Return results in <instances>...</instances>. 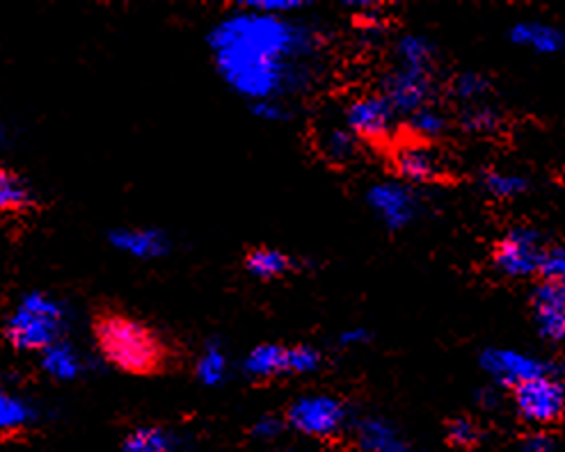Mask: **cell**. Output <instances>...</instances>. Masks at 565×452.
<instances>
[{
	"instance_id": "4316f807",
	"label": "cell",
	"mask_w": 565,
	"mask_h": 452,
	"mask_svg": "<svg viewBox=\"0 0 565 452\" xmlns=\"http://www.w3.org/2000/svg\"><path fill=\"white\" fill-rule=\"evenodd\" d=\"M451 92H454L458 101L477 106V104H481L483 96L490 92V80L486 76L477 74V72H465L454 80Z\"/></svg>"
},
{
	"instance_id": "5b68a950",
	"label": "cell",
	"mask_w": 565,
	"mask_h": 452,
	"mask_svg": "<svg viewBox=\"0 0 565 452\" xmlns=\"http://www.w3.org/2000/svg\"><path fill=\"white\" fill-rule=\"evenodd\" d=\"M287 426L309 439H332L349 423V407L330 394H307L287 409Z\"/></svg>"
},
{
	"instance_id": "4fadbf2b",
	"label": "cell",
	"mask_w": 565,
	"mask_h": 452,
	"mask_svg": "<svg viewBox=\"0 0 565 452\" xmlns=\"http://www.w3.org/2000/svg\"><path fill=\"white\" fill-rule=\"evenodd\" d=\"M533 320L539 334L550 343L565 341V293L547 281L533 290Z\"/></svg>"
},
{
	"instance_id": "6da1fadb",
	"label": "cell",
	"mask_w": 565,
	"mask_h": 452,
	"mask_svg": "<svg viewBox=\"0 0 565 452\" xmlns=\"http://www.w3.org/2000/svg\"><path fill=\"white\" fill-rule=\"evenodd\" d=\"M206 49L217 78L247 104H289L323 72L319 30L296 17L232 10L209 28Z\"/></svg>"
},
{
	"instance_id": "2e32d148",
	"label": "cell",
	"mask_w": 565,
	"mask_h": 452,
	"mask_svg": "<svg viewBox=\"0 0 565 452\" xmlns=\"http://www.w3.org/2000/svg\"><path fill=\"white\" fill-rule=\"evenodd\" d=\"M40 368L55 381H76L85 373L87 362L83 352L65 338L40 354Z\"/></svg>"
},
{
	"instance_id": "ac0fdd59",
	"label": "cell",
	"mask_w": 565,
	"mask_h": 452,
	"mask_svg": "<svg viewBox=\"0 0 565 452\" xmlns=\"http://www.w3.org/2000/svg\"><path fill=\"white\" fill-rule=\"evenodd\" d=\"M245 272L259 281H275L294 270V261L287 251L273 247H255L245 254Z\"/></svg>"
},
{
	"instance_id": "d590c367",
	"label": "cell",
	"mask_w": 565,
	"mask_h": 452,
	"mask_svg": "<svg viewBox=\"0 0 565 452\" xmlns=\"http://www.w3.org/2000/svg\"><path fill=\"white\" fill-rule=\"evenodd\" d=\"M522 452H554V441L543 432L531 434L524 439Z\"/></svg>"
},
{
	"instance_id": "7a4b0ae2",
	"label": "cell",
	"mask_w": 565,
	"mask_h": 452,
	"mask_svg": "<svg viewBox=\"0 0 565 452\" xmlns=\"http://www.w3.org/2000/svg\"><path fill=\"white\" fill-rule=\"evenodd\" d=\"M94 338L102 357L115 368L131 375H149L159 370L166 349L147 325L124 313H106L94 322Z\"/></svg>"
},
{
	"instance_id": "9a60e30c",
	"label": "cell",
	"mask_w": 565,
	"mask_h": 452,
	"mask_svg": "<svg viewBox=\"0 0 565 452\" xmlns=\"http://www.w3.org/2000/svg\"><path fill=\"white\" fill-rule=\"evenodd\" d=\"M509 37L515 46L529 49L539 55H554L565 51V32L541 21H520L511 28Z\"/></svg>"
},
{
	"instance_id": "f1b7e54d",
	"label": "cell",
	"mask_w": 565,
	"mask_h": 452,
	"mask_svg": "<svg viewBox=\"0 0 565 452\" xmlns=\"http://www.w3.org/2000/svg\"><path fill=\"white\" fill-rule=\"evenodd\" d=\"M309 6L311 3H307V0H243V3H238V8L243 10H255L277 17H294Z\"/></svg>"
},
{
	"instance_id": "d6a6232c",
	"label": "cell",
	"mask_w": 565,
	"mask_h": 452,
	"mask_svg": "<svg viewBox=\"0 0 565 452\" xmlns=\"http://www.w3.org/2000/svg\"><path fill=\"white\" fill-rule=\"evenodd\" d=\"M249 115L266 123H285L291 119V108L285 101H257L247 104Z\"/></svg>"
},
{
	"instance_id": "8fae6325",
	"label": "cell",
	"mask_w": 565,
	"mask_h": 452,
	"mask_svg": "<svg viewBox=\"0 0 565 452\" xmlns=\"http://www.w3.org/2000/svg\"><path fill=\"white\" fill-rule=\"evenodd\" d=\"M394 170L407 185H430L447 176V168L435 149L422 142H411L396 149Z\"/></svg>"
},
{
	"instance_id": "d6986e66",
	"label": "cell",
	"mask_w": 565,
	"mask_h": 452,
	"mask_svg": "<svg viewBox=\"0 0 565 452\" xmlns=\"http://www.w3.org/2000/svg\"><path fill=\"white\" fill-rule=\"evenodd\" d=\"M355 439L362 452H396L403 445L394 426L381 416H366L358 421Z\"/></svg>"
},
{
	"instance_id": "8992f818",
	"label": "cell",
	"mask_w": 565,
	"mask_h": 452,
	"mask_svg": "<svg viewBox=\"0 0 565 452\" xmlns=\"http://www.w3.org/2000/svg\"><path fill=\"white\" fill-rule=\"evenodd\" d=\"M518 416L529 426H550L565 416V381L545 375L513 389Z\"/></svg>"
},
{
	"instance_id": "8d00e7d4",
	"label": "cell",
	"mask_w": 565,
	"mask_h": 452,
	"mask_svg": "<svg viewBox=\"0 0 565 452\" xmlns=\"http://www.w3.org/2000/svg\"><path fill=\"white\" fill-rule=\"evenodd\" d=\"M396 452H411V450H407V445H405V443H403V445H401V448H398V450H396Z\"/></svg>"
},
{
	"instance_id": "9c48e42d",
	"label": "cell",
	"mask_w": 565,
	"mask_h": 452,
	"mask_svg": "<svg viewBox=\"0 0 565 452\" xmlns=\"http://www.w3.org/2000/svg\"><path fill=\"white\" fill-rule=\"evenodd\" d=\"M479 364L494 384L511 386V389H518V386L531 379L552 375L550 364L533 357L529 352L513 349V347H486L481 352Z\"/></svg>"
},
{
	"instance_id": "e575fe53",
	"label": "cell",
	"mask_w": 565,
	"mask_h": 452,
	"mask_svg": "<svg viewBox=\"0 0 565 452\" xmlns=\"http://www.w3.org/2000/svg\"><path fill=\"white\" fill-rule=\"evenodd\" d=\"M371 338L373 336H371V332L366 327H349V330H343L337 336V345L339 347H347V349H353V347L371 343Z\"/></svg>"
},
{
	"instance_id": "5bb4252c",
	"label": "cell",
	"mask_w": 565,
	"mask_h": 452,
	"mask_svg": "<svg viewBox=\"0 0 565 452\" xmlns=\"http://www.w3.org/2000/svg\"><path fill=\"white\" fill-rule=\"evenodd\" d=\"M243 373L253 381H268L289 373V347L281 343H259L245 354Z\"/></svg>"
},
{
	"instance_id": "83f0119b",
	"label": "cell",
	"mask_w": 565,
	"mask_h": 452,
	"mask_svg": "<svg viewBox=\"0 0 565 452\" xmlns=\"http://www.w3.org/2000/svg\"><path fill=\"white\" fill-rule=\"evenodd\" d=\"M323 366V352L313 345L300 343L289 347V373L294 375H313Z\"/></svg>"
},
{
	"instance_id": "d4e9b609",
	"label": "cell",
	"mask_w": 565,
	"mask_h": 452,
	"mask_svg": "<svg viewBox=\"0 0 565 452\" xmlns=\"http://www.w3.org/2000/svg\"><path fill=\"white\" fill-rule=\"evenodd\" d=\"M529 187V181L520 174H511V172H486L483 176V190L492 200H501V202H509V200H518L522 197Z\"/></svg>"
},
{
	"instance_id": "ffe728a7",
	"label": "cell",
	"mask_w": 565,
	"mask_h": 452,
	"mask_svg": "<svg viewBox=\"0 0 565 452\" xmlns=\"http://www.w3.org/2000/svg\"><path fill=\"white\" fill-rule=\"evenodd\" d=\"M195 377L204 389H217L230 377V354L220 341H206L195 362Z\"/></svg>"
},
{
	"instance_id": "277c9868",
	"label": "cell",
	"mask_w": 565,
	"mask_h": 452,
	"mask_svg": "<svg viewBox=\"0 0 565 452\" xmlns=\"http://www.w3.org/2000/svg\"><path fill=\"white\" fill-rule=\"evenodd\" d=\"M543 236L531 226H513L499 238L492 249V266L509 279H526L541 275L547 256Z\"/></svg>"
},
{
	"instance_id": "3957f363",
	"label": "cell",
	"mask_w": 565,
	"mask_h": 452,
	"mask_svg": "<svg viewBox=\"0 0 565 452\" xmlns=\"http://www.w3.org/2000/svg\"><path fill=\"white\" fill-rule=\"evenodd\" d=\"M70 327L67 304L44 293L28 290L6 318V338L17 352H44L46 347L65 341Z\"/></svg>"
},
{
	"instance_id": "836d02e7",
	"label": "cell",
	"mask_w": 565,
	"mask_h": 452,
	"mask_svg": "<svg viewBox=\"0 0 565 452\" xmlns=\"http://www.w3.org/2000/svg\"><path fill=\"white\" fill-rule=\"evenodd\" d=\"M287 421H281V418L266 413L262 418H257V423L253 426V437L259 441H275L281 432H285Z\"/></svg>"
},
{
	"instance_id": "f546056e",
	"label": "cell",
	"mask_w": 565,
	"mask_h": 452,
	"mask_svg": "<svg viewBox=\"0 0 565 452\" xmlns=\"http://www.w3.org/2000/svg\"><path fill=\"white\" fill-rule=\"evenodd\" d=\"M497 123H499V115L490 106H483V104L469 106L462 112V126L472 133H490V131H494Z\"/></svg>"
},
{
	"instance_id": "ba28073f",
	"label": "cell",
	"mask_w": 565,
	"mask_h": 452,
	"mask_svg": "<svg viewBox=\"0 0 565 452\" xmlns=\"http://www.w3.org/2000/svg\"><path fill=\"white\" fill-rule=\"evenodd\" d=\"M396 117V110L381 92H366L353 96L341 112L343 123H347L360 140L366 142L385 140L394 131Z\"/></svg>"
},
{
	"instance_id": "7402d4cb",
	"label": "cell",
	"mask_w": 565,
	"mask_h": 452,
	"mask_svg": "<svg viewBox=\"0 0 565 452\" xmlns=\"http://www.w3.org/2000/svg\"><path fill=\"white\" fill-rule=\"evenodd\" d=\"M38 421V409L28 398L3 391L0 396V430L3 434H14L30 428Z\"/></svg>"
},
{
	"instance_id": "603a6c76",
	"label": "cell",
	"mask_w": 565,
	"mask_h": 452,
	"mask_svg": "<svg viewBox=\"0 0 565 452\" xmlns=\"http://www.w3.org/2000/svg\"><path fill=\"white\" fill-rule=\"evenodd\" d=\"M35 204L33 187L28 185L25 179H21L12 170L0 172V208L3 213H23Z\"/></svg>"
},
{
	"instance_id": "74e56055",
	"label": "cell",
	"mask_w": 565,
	"mask_h": 452,
	"mask_svg": "<svg viewBox=\"0 0 565 452\" xmlns=\"http://www.w3.org/2000/svg\"><path fill=\"white\" fill-rule=\"evenodd\" d=\"M277 452H294V450H277Z\"/></svg>"
},
{
	"instance_id": "e0dca14e",
	"label": "cell",
	"mask_w": 565,
	"mask_h": 452,
	"mask_svg": "<svg viewBox=\"0 0 565 452\" xmlns=\"http://www.w3.org/2000/svg\"><path fill=\"white\" fill-rule=\"evenodd\" d=\"M319 151L323 158H328L334 165L351 163L358 158L360 151V138L351 131L347 123H328L319 131Z\"/></svg>"
},
{
	"instance_id": "30bf717a",
	"label": "cell",
	"mask_w": 565,
	"mask_h": 452,
	"mask_svg": "<svg viewBox=\"0 0 565 452\" xmlns=\"http://www.w3.org/2000/svg\"><path fill=\"white\" fill-rule=\"evenodd\" d=\"M385 99L392 104L396 115L411 117L417 110L430 106L433 96V72H417L407 67L390 69L381 78V89Z\"/></svg>"
},
{
	"instance_id": "4dcf8cb0",
	"label": "cell",
	"mask_w": 565,
	"mask_h": 452,
	"mask_svg": "<svg viewBox=\"0 0 565 452\" xmlns=\"http://www.w3.org/2000/svg\"><path fill=\"white\" fill-rule=\"evenodd\" d=\"M541 275H543V281L556 286L561 293H565V245L547 249Z\"/></svg>"
},
{
	"instance_id": "52a82bcc",
	"label": "cell",
	"mask_w": 565,
	"mask_h": 452,
	"mask_svg": "<svg viewBox=\"0 0 565 452\" xmlns=\"http://www.w3.org/2000/svg\"><path fill=\"white\" fill-rule=\"evenodd\" d=\"M366 206L385 229L403 232L419 215V197L403 181H381L366 190Z\"/></svg>"
},
{
	"instance_id": "44dd1931",
	"label": "cell",
	"mask_w": 565,
	"mask_h": 452,
	"mask_svg": "<svg viewBox=\"0 0 565 452\" xmlns=\"http://www.w3.org/2000/svg\"><path fill=\"white\" fill-rule=\"evenodd\" d=\"M396 64L398 67L407 69H417V72H433V62H435V46L426 35H417V32H411V35H403L396 42Z\"/></svg>"
},
{
	"instance_id": "484cf974",
	"label": "cell",
	"mask_w": 565,
	"mask_h": 452,
	"mask_svg": "<svg viewBox=\"0 0 565 452\" xmlns=\"http://www.w3.org/2000/svg\"><path fill=\"white\" fill-rule=\"evenodd\" d=\"M407 126L419 140H433L437 136L445 133L447 128V117L439 112L435 106H426L417 110L415 115L407 117Z\"/></svg>"
},
{
	"instance_id": "1f68e13d",
	"label": "cell",
	"mask_w": 565,
	"mask_h": 452,
	"mask_svg": "<svg viewBox=\"0 0 565 452\" xmlns=\"http://www.w3.org/2000/svg\"><path fill=\"white\" fill-rule=\"evenodd\" d=\"M447 439L458 448H472L479 443L481 432L477 423L469 421V418H454L447 428Z\"/></svg>"
},
{
	"instance_id": "cb8c5ba5",
	"label": "cell",
	"mask_w": 565,
	"mask_h": 452,
	"mask_svg": "<svg viewBox=\"0 0 565 452\" xmlns=\"http://www.w3.org/2000/svg\"><path fill=\"white\" fill-rule=\"evenodd\" d=\"M177 437L159 426H145L129 432L121 443V452H172Z\"/></svg>"
},
{
	"instance_id": "7c38bea8",
	"label": "cell",
	"mask_w": 565,
	"mask_h": 452,
	"mask_svg": "<svg viewBox=\"0 0 565 452\" xmlns=\"http://www.w3.org/2000/svg\"><path fill=\"white\" fill-rule=\"evenodd\" d=\"M108 243L115 251L136 258V261H159L172 251V240L161 229H149V226H121L108 234Z\"/></svg>"
}]
</instances>
